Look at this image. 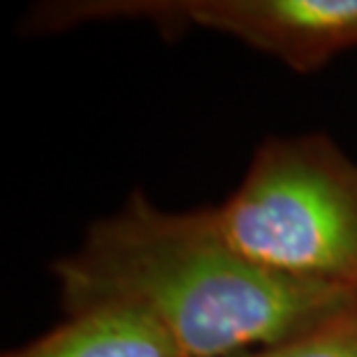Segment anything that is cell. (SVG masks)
Returning <instances> with one entry per match:
<instances>
[{
	"label": "cell",
	"instance_id": "cell-2",
	"mask_svg": "<svg viewBox=\"0 0 357 357\" xmlns=\"http://www.w3.org/2000/svg\"><path fill=\"white\" fill-rule=\"evenodd\" d=\"M230 244L297 281L357 292V165L327 137L267 139L211 209Z\"/></svg>",
	"mask_w": 357,
	"mask_h": 357
},
{
	"label": "cell",
	"instance_id": "cell-4",
	"mask_svg": "<svg viewBox=\"0 0 357 357\" xmlns=\"http://www.w3.org/2000/svg\"><path fill=\"white\" fill-rule=\"evenodd\" d=\"M5 357H183V353L144 313L102 306L75 313L68 323Z\"/></svg>",
	"mask_w": 357,
	"mask_h": 357
},
{
	"label": "cell",
	"instance_id": "cell-1",
	"mask_svg": "<svg viewBox=\"0 0 357 357\" xmlns=\"http://www.w3.org/2000/svg\"><path fill=\"white\" fill-rule=\"evenodd\" d=\"M70 316L102 306L151 318L183 357H241L313 330L357 292L276 274L223 237L211 209L172 213L132 195L54 267Z\"/></svg>",
	"mask_w": 357,
	"mask_h": 357
},
{
	"label": "cell",
	"instance_id": "cell-3",
	"mask_svg": "<svg viewBox=\"0 0 357 357\" xmlns=\"http://www.w3.org/2000/svg\"><path fill=\"white\" fill-rule=\"evenodd\" d=\"M151 19L160 28H206L311 73L357 47V0H114L68 3L40 10L42 28L89 19Z\"/></svg>",
	"mask_w": 357,
	"mask_h": 357
},
{
	"label": "cell",
	"instance_id": "cell-5",
	"mask_svg": "<svg viewBox=\"0 0 357 357\" xmlns=\"http://www.w3.org/2000/svg\"><path fill=\"white\" fill-rule=\"evenodd\" d=\"M241 357H357V302L299 337Z\"/></svg>",
	"mask_w": 357,
	"mask_h": 357
}]
</instances>
